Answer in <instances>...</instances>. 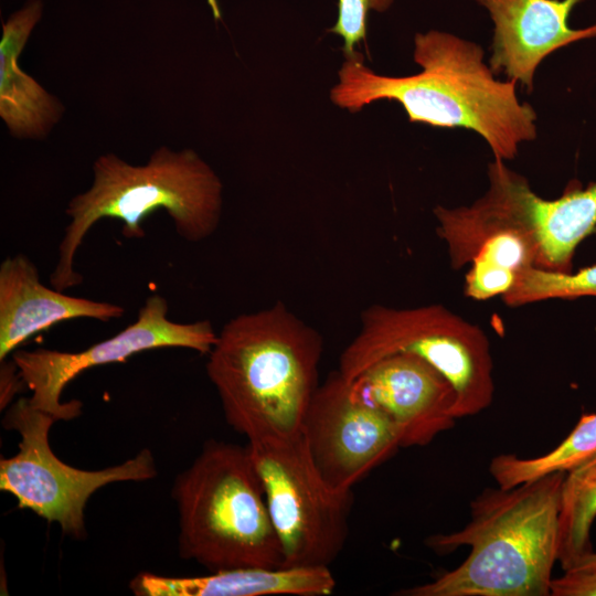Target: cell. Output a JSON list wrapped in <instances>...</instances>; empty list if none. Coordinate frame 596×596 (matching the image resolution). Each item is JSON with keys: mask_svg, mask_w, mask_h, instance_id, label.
<instances>
[{"mask_svg": "<svg viewBox=\"0 0 596 596\" xmlns=\"http://www.w3.org/2000/svg\"><path fill=\"white\" fill-rule=\"evenodd\" d=\"M413 56L422 71L408 76L377 74L360 52L345 57L331 102L350 113L382 99L397 102L411 123L477 132L503 161L536 138V114L519 100L518 82L497 79L480 45L430 30L415 35Z\"/></svg>", "mask_w": 596, "mask_h": 596, "instance_id": "1", "label": "cell"}, {"mask_svg": "<svg viewBox=\"0 0 596 596\" xmlns=\"http://www.w3.org/2000/svg\"><path fill=\"white\" fill-rule=\"evenodd\" d=\"M323 344L279 300L230 319L206 362L227 424L248 441L299 434L319 386Z\"/></svg>", "mask_w": 596, "mask_h": 596, "instance_id": "2", "label": "cell"}, {"mask_svg": "<svg viewBox=\"0 0 596 596\" xmlns=\"http://www.w3.org/2000/svg\"><path fill=\"white\" fill-rule=\"evenodd\" d=\"M565 472L512 488L486 489L471 502L460 531L426 544L437 554L471 547L455 570L395 593L404 596H549L557 561L558 517Z\"/></svg>", "mask_w": 596, "mask_h": 596, "instance_id": "3", "label": "cell"}, {"mask_svg": "<svg viewBox=\"0 0 596 596\" xmlns=\"http://www.w3.org/2000/svg\"><path fill=\"white\" fill-rule=\"evenodd\" d=\"M223 184L215 171L193 150L159 147L145 164H131L115 153L93 163V182L68 202L70 223L57 247L50 276L53 288L78 286L83 276L74 268L76 253L88 231L100 220L123 222L126 238H141V222L164 210L180 237L198 243L219 227Z\"/></svg>", "mask_w": 596, "mask_h": 596, "instance_id": "4", "label": "cell"}, {"mask_svg": "<svg viewBox=\"0 0 596 596\" xmlns=\"http://www.w3.org/2000/svg\"><path fill=\"white\" fill-rule=\"evenodd\" d=\"M178 551L207 572L283 567L264 487L248 446L206 440L174 479Z\"/></svg>", "mask_w": 596, "mask_h": 596, "instance_id": "5", "label": "cell"}, {"mask_svg": "<svg viewBox=\"0 0 596 596\" xmlns=\"http://www.w3.org/2000/svg\"><path fill=\"white\" fill-rule=\"evenodd\" d=\"M360 330L344 348L338 371L350 382L375 361L394 353L416 354L453 384L456 417L476 415L493 398V363L485 332L441 305L366 307Z\"/></svg>", "mask_w": 596, "mask_h": 596, "instance_id": "6", "label": "cell"}, {"mask_svg": "<svg viewBox=\"0 0 596 596\" xmlns=\"http://www.w3.org/2000/svg\"><path fill=\"white\" fill-rule=\"evenodd\" d=\"M283 551V567H330L349 533L352 491L330 487L301 432L248 441Z\"/></svg>", "mask_w": 596, "mask_h": 596, "instance_id": "7", "label": "cell"}, {"mask_svg": "<svg viewBox=\"0 0 596 596\" xmlns=\"http://www.w3.org/2000/svg\"><path fill=\"white\" fill-rule=\"evenodd\" d=\"M55 417L34 408L20 397L6 411L2 425L20 435L18 453L0 460V490L17 499L49 523L56 522L64 534L86 538L85 508L100 488L120 481H146L157 477L152 453L141 449L120 465L100 470L72 467L56 457L49 434Z\"/></svg>", "mask_w": 596, "mask_h": 596, "instance_id": "8", "label": "cell"}, {"mask_svg": "<svg viewBox=\"0 0 596 596\" xmlns=\"http://www.w3.org/2000/svg\"><path fill=\"white\" fill-rule=\"evenodd\" d=\"M164 297L153 294L139 309L137 319L111 338L77 352L46 348L15 350L11 359L31 391L30 404L56 421L81 415L82 403L61 402L63 390L88 369L124 362L134 354L159 348H185L209 354L217 333L210 320L189 323L171 321Z\"/></svg>", "mask_w": 596, "mask_h": 596, "instance_id": "9", "label": "cell"}, {"mask_svg": "<svg viewBox=\"0 0 596 596\" xmlns=\"http://www.w3.org/2000/svg\"><path fill=\"white\" fill-rule=\"evenodd\" d=\"M301 434L318 472L339 491H352L401 447L395 424L382 411L353 400L338 370L317 387Z\"/></svg>", "mask_w": 596, "mask_h": 596, "instance_id": "10", "label": "cell"}, {"mask_svg": "<svg viewBox=\"0 0 596 596\" xmlns=\"http://www.w3.org/2000/svg\"><path fill=\"white\" fill-rule=\"evenodd\" d=\"M351 397L382 411L401 447L424 446L454 426L456 391L434 365L413 353L386 355L349 382Z\"/></svg>", "mask_w": 596, "mask_h": 596, "instance_id": "11", "label": "cell"}, {"mask_svg": "<svg viewBox=\"0 0 596 596\" xmlns=\"http://www.w3.org/2000/svg\"><path fill=\"white\" fill-rule=\"evenodd\" d=\"M493 21L489 66L533 88L538 66L552 52L582 39L596 36V23L575 30L567 19L579 0H476Z\"/></svg>", "mask_w": 596, "mask_h": 596, "instance_id": "12", "label": "cell"}, {"mask_svg": "<svg viewBox=\"0 0 596 596\" xmlns=\"http://www.w3.org/2000/svg\"><path fill=\"white\" fill-rule=\"evenodd\" d=\"M124 313L123 306L46 287L24 254L9 256L0 265V362L26 339L60 321L88 318L107 322Z\"/></svg>", "mask_w": 596, "mask_h": 596, "instance_id": "13", "label": "cell"}, {"mask_svg": "<svg viewBox=\"0 0 596 596\" xmlns=\"http://www.w3.org/2000/svg\"><path fill=\"white\" fill-rule=\"evenodd\" d=\"M128 587L137 596H326L336 579L330 567H241L194 577L141 572Z\"/></svg>", "mask_w": 596, "mask_h": 596, "instance_id": "14", "label": "cell"}, {"mask_svg": "<svg viewBox=\"0 0 596 596\" xmlns=\"http://www.w3.org/2000/svg\"><path fill=\"white\" fill-rule=\"evenodd\" d=\"M42 15L31 0L10 15L0 41V116L14 138H44L61 119L64 107L19 65V57Z\"/></svg>", "mask_w": 596, "mask_h": 596, "instance_id": "15", "label": "cell"}, {"mask_svg": "<svg viewBox=\"0 0 596 596\" xmlns=\"http://www.w3.org/2000/svg\"><path fill=\"white\" fill-rule=\"evenodd\" d=\"M518 196L525 234L536 248L535 267L571 272L576 247L596 230V182L545 200L522 177Z\"/></svg>", "mask_w": 596, "mask_h": 596, "instance_id": "16", "label": "cell"}, {"mask_svg": "<svg viewBox=\"0 0 596 596\" xmlns=\"http://www.w3.org/2000/svg\"><path fill=\"white\" fill-rule=\"evenodd\" d=\"M596 518V455L564 478L558 517L557 561L563 571L585 561L593 551L590 530Z\"/></svg>", "mask_w": 596, "mask_h": 596, "instance_id": "17", "label": "cell"}, {"mask_svg": "<svg viewBox=\"0 0 596 596\" xmlns=\"http://www.w3.org/2000/svg\"><path fill=\"white\" fill-rule=\"evenodd\" d=\"M530 266H536L533 242L515 231L499 233L487 240L472 258L465 292L476 300L503 296Z\"/></svg>", "mask_w": 596, "mask_h": 596, "instance_id": "18", "label": "cell"}, {"mask_svg": "<svg viewBox=\"0 0 596 596\" xmlns=\"http://www.w3.org/2000/svg\"><path fill=\"white\" fill-rule=\"evenodd\" d=\"M596 455V413L581 416L574 429L550 453L536 458L499 455L489 470L500 488H512L553 472H568Z\"/></svg>", "mask_w": 596, "mask_h": 596, "instance_id": "19", "label": "cell"}, {"mask_svg": "<svg viewBox=\"0 0 596 596\" xmlns=\"http://www.w3.org/2000/svg\"><path fill=\"white\" fill-rule=\"evenodd\" d=\"M596 297V264L578 272H555L530 266L522 270L502 296L510 307L547 299Z\"/></svg>", "mask_w": 596, "mask_h": 596, "instance_id": "20", "label": "cell"}, {"mask_svg": "<svg viewBox=\"0 0 596 596\" xmlns=\"http://www.w3.org/2000/svg\"><path fill=\"white\" fill-rule=\"evenodd\" d=\"M393 0H338V18L329 30L343 40L345 57L356 53L355 45L366 39V21L370 10L384 12Z\"/></svg>", "mask_w": 596, "mask_h": 596, "instance_id": "21", "label": "cell"}, {"mask_svg": "<svg viewBox=\"0 0 596 596\" xmlns=\"http://www.w3.org/2000/svg\"><path fill=\"white\" fill-rule=\"evenodd\" d=\"M553 596H596V568L573 567L552 579Z\"/></svg>", "mask_w": 596, "mask_h": 596, "instance_id": "22", "label": "cell"}, {"mask_svg": "<svg viewBox=\"0 0 596 596\" xmlns=\"http://www.w3.org/2000/svg\"><path fill=\"white\" fill-rule=\"evenodd\" d=\"M25 386L14 362L1 361L0 370V407L6 408L21 387ZM26 387V386H25Z\"/></svg>", "mask_w": 596, "mask_h": 596, "instance_id": "23", "label": "cell"}, {"mask_svg": "<svg viewBox=\"0 0 596 596\" xmlns=\"http://www.w3.org/2000/svg\"><path fill=\"white\" fill-rule=\"evenodd\" d=\"M575 567L596 568V553H592L585 561Z\"/></svg>", "mask_w": 596, "mask_h": 596, "instance_id": "24", "label": "cell"}, {"mask_svg": "<svg viewBox=\"0 0 596 596\" xmlns=\"http://www.w3.org/2000/svg\"><path fill=\"white\" fill-rule=\"evenodd\" d=\"M215 19H220V8L216 0H207Z\"/></svg>", "mask_w": 596, "mask_h": 596, "instance_id": "25", "label": "cell"}]
</instances>
